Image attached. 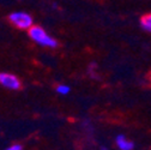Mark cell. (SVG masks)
Segmentation results:
<instances>
[{
    "instance_id": "cell-6",
    "label": "cell",
    "mask_w": 151,
    "mask_h": 150,
    "mask_svg": "<svg viewBox=\"0 0 151 150\" xmlns=\"http://www.w3.org/2000/svg\"><path fill=\"white\" fill-rule=\"evenodd\" d=\"M56 91H58L59 94H61V95H66V94L70 92V87H67V85H58L56 87Z\"/></svg>"
},
{
    "instance_id": "cell-3",
    "label": "cell",
    "mask_w": 151,
    "mask_h": 150,
    "mask_svg": "<svg viewBox=\"0 0 151 150\" xmlns=\"http://www.w3.org/2000/svg\"><path fill=\"white\" fill-rule=\"evenodd\" d=\"M0 84L11 90H19L22 87V83L18 79V77L5 72H0Z\"/></svg>"
},
{
    "instance_id": "cell-7",
    "label": "cell",
    "mask_w": 151,
    "mask_h": 150,
    "mask_svg": "<svg viewBox=\"0 0 151 150\" xmlns=\"http://www.w3.org/2000/svg\"><path fill=\"white\" fill-rule=\"evenodd\" d=\"M6 150H22V145H19V144H14V145H11L10 148H7Z\"/></svg>"
},
{
    "instance_id": "cell-2",
    "label": "cell",
    "mask_w": 151,
    "mask_h": 150,
    "mask_svg": "<svg viewBox=\"0 0 151 150\" xmlns=\"http://www.w3.org/2000/svg\"><path fill=\"white\" fill-rule=\"evenodd\" d=\"M10 22L19 29H30L32 27V17L25 12H13L9 16Z\"/></svg>"
},
{
    "instance_id": "cell-4",
    "label": "cell",
    "mask_w": 151,
    "mask_h": 150,
    "mask_svg": "<svg viewBox=\"0 0 151 150\" xmlns=\"http://www.w3.org/2000/svg\"><path fill=\"white\" fill-rule=\"evenodd\" d=\"M116 144L120 148V150H132V149H133V146H134L133 143H132L131 141H128L122 135H120V136L116 137Z\"/></svg>"
},
{
    "instance_id": "cell-5",
    "label": "cell",
    "mask_w": 151,
    "mask_h": 150,
    "mask_svg": "<svg viewBox=\"0 0 151 150\" xmlns=\"http://www.w3.org/2000/svg\"><path fill=\"white\" fill-rule=\"evenodd\" d=\"M140 25L144 30L151 32V13H147V14H144L142 18H140Z\"/></svg>"
},
{
    "instance_id": "cell-1",
    "label": "cell",
    "mask_w": 151,
    "mask_h": 150,
    "mask_svg": "<svg viewBox=\"0 0 151 150\" xmlns=\"http://www.w3.org/2000/svg\"><path fill=\"white\" fill-rule=\"evenodd\" d=\"M29 36L31 39L39 43L40 46H43V47H49V48H55L58 47V41L54 40L53 37L48 36L47 32L41 28V27H31L29 29Z\"/></svg>"
},
{
    "instance_id": "cell-8",
    "label": "cell",
    "mask_w": 151,
    "mask_h": 150,
    "mask_svg": "<svg viewBox=\"0 0 151 150\" xmlns=\"http://www.w3.org/2000/svg\"><path fill=\"white\" fill-rule=\"evenodd\" d=\"M150 81H151V72H150Z\"/></svg>"
}]
</instances>
